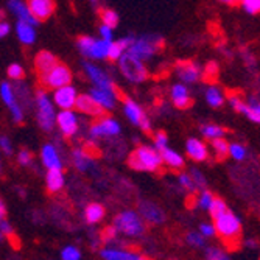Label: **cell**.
Wrapping results in <instances>:
<instances>
[{"mask_svg":"<svg viewBox=\"0 0 260 260\" xmlns=\"http://www.w3.org/2000/svg\"><path fill=\"white\" fill-rule=\"evenodd\" d=\"M36 99H38V122H39V125H41L42 129L50 131L53 128V122H55L53 106L49 102V99H47L45 92L42 89L38 90Z\"/></svg>","mask_w":260,"mask_h":260,"instance_id":"cell-6","label":"cell"},{"mask_svg":"<svg viewBox=\"0 0 260 260\" xmlns=\"http://www.w3.org/2000/svg\"><path fill=\"white\" fill-rule=\"evenodd\" d=\"M17 159H19V162H20L22 165H30L31 160H33V153L28 151V150H22V151L19 153Z\"/></svg>","mask_w":260,"mask_h":260,"instance_id":"cell-51","label":"cell"},{"mask_svg":"<svg viewBox=\"0 0 260 260\" xmlns=\"http://www.w3.org/2000/svg\"><path fill=\"white\" fill-rule=\"evenodd\" d=\"M64 185V178H62V173L61 170H49V173H47V190L55 193L58 190H61Z\"/></svg>","mask_w":260,"mask_h":260,"instance_id":"cell-27","label":"cell"},{"mask_svg":"<svg viewBox=\"0 0 260 260\" xmlns=\"http://www.w3.org/2000/svg\"><path fill=\"white\" fill-rule=\"evenodd\" d=\"M99 14H100V19L103 22V25L108 27V28H115L119 25V16L114 10H108V8H103V10H99Z\"/></svg>","mask_w":260,"mask_h":260,"instance_id":"cell-30","label":"cell"},{"mask_svg":"<svg viewBox=\"0 0 260 260\" xmlns=\"http://www.w3.org/2000/svg\"><path fill=\"white\" fill-rule=\"evenodd\" d=\"M215 195L212 193L210 190H201L198 195H197V206L201 209V210H206V212H209V209L212 207V204H214V201H215Z\"/></svg>","mask_w":260,"mask_h":260,"instance_id":"cell-34","label":"cell"},{"mask_svg":"<svg viewBox=\"0 0 260 260\" xmlns=\"http://www.w3.org/2000/svg\"><path fill=\"white\" fill-rule=\"evenodd\" d=\"M74 160H75L77 169L81 170V172H86L90 167V159L87 156H84L81 150H75L74 151Z\"/></svg>","mask_w":260,"mask_h":260,"instance_id":"cell-40","label":"cell"},{"mask_svg":"<svg viewBox=\"0 0 260 260\" xmlns=\"http://www.w3.org/2000/svg\"><path fill=\"white\" fill-rule=\"evenodd\" d=\"M100 33H102V36H103L105 41H109V42H111V38H112V30H111V28L102 25V27H100Z\"/></svg>","mask_w":260,"mask_h":260,"instance_id":"cell-56","label":"cell"},{"mask_svg":"<svg viewBox=\"0 0 260 260\" xmlns=\"http://www.w3.org/2000/svg\"><path fill=\"white\" fill-rule=\"evenodd\" d=\"M102 257L105 260H148L142 254L128 249H103Z\"/></svg>","mask_w":260,"mask_h":260,"instance_id":"cell-21","label":"cell"},{"mask_svg":"<svg viewBox=\"0 0 260 260\" xmlns=\"http://www.w3.org/2000/svg\"><path fill=\"white\" fill-rule=\"evenodd\" d=\"M61 257H62V260H80L81 254H80V251H78L77 248H74V246H67V248L62 251Z\"/></svg>","mask_w":260,"mask_h":260,"instance_id":"cell-50","label":"cell"},{"mask_svg":"<svg viewBox=\"0 0 260 260\" xmlns=\"http://www.w3.org/2000/svg\"><path fill=\"white\" fill-rule=\"evenodd\" d=\"M133 41H134V38H133V36H128V38H125V39H120V41L111 42L108 58H109L111 61L120 59V56L123 55V52L129 49V45L133 44Z\"/></svg>","mask_w":260,"mask_h":260,"instance_id":"cell-25","label":"cell"},{"mask_svg":"<svg viewBox=\"0 0 260 260\" xmlns=\"http://www.w3.org/2000/svg\"><path fill=\"white\" fill-rule=\"evenodd\" d=\"M42 160H44V165L49 170H53V169L61 170V160H59L58 153L53 148V145H50V144L44 145V148H42Z\"/></svg>","mask_w":260,"mask_h":260,"instance_id":"cell-24","label":"cell"},{"mask_svg":"<svg viewBox=\"0 0 260 260\" xmlns=\"http://www.w3.org/2000/svg\"><path fill=\"white\" fill-rule=\"evenodd\" d=\"M120 133V125L117 123L114 119H109V117H106V119L93 123L90 126V136L92 137H102V136H117Z\"/></svg>","mask_w":260,"mask_h":260,"instance_id":"cell-15","label":"cell"},{"mask_svg":"<svg viewBox=\"0 0 260 260\" xmlns=\"http://www.w3.org/2000/svg\"><path fill=\"white\" fill-rule=\"evenodd\" d=\"M170 97L173 105L178 109H188L192 106V93L188 86L182 84V83H176L172 86L170 89Z\"/></svg>","mask_w":260,"mask_h":260,"instance_id":"cell-12","label":"cell"},{"mask_svg":"<svg viewBox=\"0 0 260 260\" xmlns=\"http://www.w3.org/2000/svg\"><path fill=\"white\" fill-rule=\"evenodd\" d=\"M204 100H206V103L210 108L218 109L226 102V93H224V90L220 86H217V84H209L206 87V90H204Z\"/></svg>","mask_w":260,"mask_h":260,"instance_id":"cell-17","label":"cell"},{"mask_svg":"<svg viewBox=\"0 0 260 260\" xmlns=\"http://www.w3.org/2000/svg\"><path fill=\"white\" fill-rule=\"evenodd\" d=\"M245 245H246V248H251V249H254V248L258 246V243H257L254 239H248V240L245 242Z\"/></svg>","mask_w":260,"mask_h":260,"instance_id":"cell-59","label":"cell"},{"mask_svg":"<svg viewBox=\"0 0 260 260\" xmlns=\"http://www.w3.org/2000/svg\"><path fill=\"white\" fill-rule=\"evenodd\" d=\"M0 147H2V150L10 156L13 153V148H11V144H10V139L7 136H0Z\"/></svg>","mask_w":260,"mask_h":260,"instance_id":"cell-52","label":"cell"},{"mask_svg":"<svg viewBox=\"0 0 260 260\" xmlns=\"http://www.w3.org/2000/svg\"><path fill=\"white\" fill-rule=\"evenodd\" d=\"M242 56H243V59H245V62H246L248 66H251V67H254V66H255V58H254L251 53H248L246 50H245V52H242Z\"/></svg>","mask_w":260,"mask_h":260,"instance_id":"cell-57","label":"cell"},{"mask_svg":"<svg viewBox=\"0 0 260 260\" xmlns=\"http://www.w3.org/2000/svg\"><path fill=\"white\" fill-rule=\"evenodd\" d=\"M159 153H160L162 162L165 165H169L172 170H182L185 167V159L179 151L172 150L170 147H167V148L160 150Z\"/></svg>","mask_w":260,"mask_h":260,"instance_id":"cell-20","label":"cell"},{"mask_svg":"<svg viewBox=\"0 0 260 260\" xmlns=\"http://www.w3.org/2000/svg\"><path fill=\"white\" fill-rule=\"evenodd\" d=\"M139 215L144 221L151 224H162L165 221L164 210L153 201H142L139 204Z\"/></svg>","mask_w":260,"mask_h":260,"instance_id":"cell-10","label":"cell"},{"mask_svg":"<svg viewBox=\"0 0 260 260\" xmlns=\"http://www.w3.org/2000/svg\"><path fill=\"white\" fill-rule=\"evenodd\" d=\"M10 33V25L7 22H0V38H4Z\"/></svg>","mask_w":260,"mask_h":260,"instance_id":"cell-58","label":"cell"},{"mask_svg":"<svg viewBox=\"0 0 260 260\" xmlns=\"http://www.w3.org/2000/svg\"><path fill=\"white\" fill-rule=\"evenodd\" d=\"M90 97L95 100L102 108L112 109L115 106V95L112 92H108V90H103V89H93L90 92Z\"/></svg>","mask_w":260,"mask_h":260,"instance_id":"cell-26","label":"cell"},{"mask_svg":"<svg viewBox=\"0 0 260 260\" xmlns=\"http://www.w3.org/2000/svg\"><path fill=\"white\" fill-rule=\"evenodd\" d=\"M226 209H229L226 201L221 200V198H215L214 204H212V207L209 209V214H210V217H215V215L221 214V212H224Z\"/></svg>","mask_w":260,"mask_h":260,"instance_id":"cell-47","label":"cell"},{"mask_svg":"<svg viewBox=\"0 0 260 260\" xmlns=\"http://www.w3.org/2000/svg\"><path fill=\"white\" fill-rule=\"evenodd\" d=\"M178 184L184 188L185 192H188V193H193V192L198 190L197 185H195V182H193V179H192V176L188 175V173H179V176H178Z\"/></svg>","mask_w":260,"mask_h":260,"instance_id":"cell-38","label":"cell"},{"mask_svg":"<svg viewBox=\"0 0 260 260\" xmlns=\"http://www.w3.org/2000/svg\"><path fill=\"white\" fill-rule=\"evenodd\" d=\"M162 157L160 153L153 148L142 145L134 150L128 157V165L137 172H157L162 167Z\"/></svg>","mask_w":260,"mask_h":260,"instance_id":"cell-2","label":"cell"},{"mask_svg":"<svg viewBox=\"0 0 260 260\" xmlns=\"http://www.w3.org/2000/svg\"><path fill=\"white\" fill-rule=\"evenodd\" d=\"M229 156L235 162H243L248 157V150L240 142H232V144H229Z\"/></svg>","mask_w":260,"mask_h":260,"instance_id":"cell-31","label":"cell"},{"mask_svg":"<svg viewBox=\"0 0 260 260\" xmlns=\"http://www.w3.org/2000/svg\"><path fill=\"white\" fill-rule=\"evenodd\" d=\"M70 81H72V72H70V69L64 64H56L50 70V74L42 81H39V84H44L47 89H55V87L61 89V87L69 86Z\"/></svg>","mask_w":260,"mask_h":260,"instance_id":"cell-7","label":"cell"},{"mask_svg":"<svg viewBox=\"0 0 260 260\" xmlns=\"http://www.w3.org/2000/svg\"><path fill=\"white\" fill-rule=\"evenodd\" d=\"M160 49H162V39L159 36H140V38H134L126 53L144 62L151 59L157 52H160Z\"/></svg>","mask_w":260,"mask_h":260,"instance_id":"cell-4","label":"cell"},{"mask_svg":"<svg viewBox=\"0 0 260 260\" xmlns=\"http://www.w3.org/2000/svg\"><path fill=\"white\" fill-rule=\"evenodd\" d=\"M169 147V136L165 134L164 131H157L154 134V148L157 151L164 150V148H167Z\"/></svg>","mask_w":260,"mask_h":260,"instance_id":"cell-45","label":"cell"},{"mask_svg":"<svg viewBox=\"0 0 260 260\" xmlns=\"http://www.w3.org/2000/svg\"><path fill=\"white\" fill-rule=\"evenodd\" d=\"M0 95H2L4 102L10 108L16 103V100H14V92H13V89H11V86L8 83H2V86H0Z\"/></svg>","mask_w":260,"mask_h":260,"instance_id":"cell-43","label":"cell"},{"mask_svg":"<svg viewBox=\"0 0 260 260\" xmlns=\"http://www.w3.org/2000/svg\"><path fill=\"white\" fill-rule=\"evenodd\" d=\"M55 102L62 109H70L75 106L77 102V92L72 86L61 87L55 92Z\"/></svg>","mask_w":260,"mask_h":260,"instance_id":"cell-19","label":"cell"},{"mask_svg":"<svg viewBox=\"0 0 260 260\" xmlns=\"http://www.w3.org/2000/svg\"><path fill=\"white\" fill-rule=\"evenodd\" d=\"M204 258L206 260H232L228 251L220 246H207L204 251Z\"/></svg>","mask_w":260,"mask_h":260,"instance_id":"cell-32","label":"cell"},{"mask_svg":"<svg viewBox=\"0 0 260 260\" xmlns=\"http://www.w3.org/2000/svg\"><path fill=\"white\" fill-rule=\"evenodd\" d=\"M0 234H5L7 237H10V235H13V228L10 226V223L7 220H0Z\"/></svg>","mask_w":260,"mask_h":260,"instance_id":"cell-54","label":"cell"},{"mask_svg":"<svg viewBox=\"0 0 260 260\" xmlns=\"http://www.w3.org/2000/svg\"><path fill=\"white\" fill-rule=\"evenodd\" d=\"M185 153L195 162H204L209 159V147L203 139L190 137L185 142Z\"/></svg>","mask_w":260,"mask_h":260,"instance_id":"cell-11","label":"cell"},{"mask_svg":"<svg viewBox=\"0 0 260 260\" xmlns=\"http://www.w3.org/2000/svg\"><path fill=\"white\" fill-rule=\"evenodd\" d=\"M16 30H17V35H19V39L23 44H31L35 41V30H33L31 25H28V23L19 22Z\"/></svg>","mask_w":260,"mask_h":260,"instance_id":"cell-33","label":"cell"},{"mask_svg":"<svg viewBox=\"0 0 260 260\" xmlns=\"http://www.w3.org/2000/svg\"><path fill=\"white\" fill-rule=\"evenodd\" d=\"M240 7L243 8L246 14H251V16L260 14V0H242Z\"/></svg>","mask_w":260,"mask_h":260,"instance_id":"cell-42","label":"cell"},{"mask_svg":"<svg viewBox=\"0 0 260 260\" xmlns=\"http://www.w3.org/2000/svg\"><path fill=\"white\" fill-rule=\"evenodd\" d=\"M214 218V226L217 231V237L228 246L235 248L242 237V220L239 215H235L231 209H226L221 214L212 217Z\"/></svg>","mask_w":260,"mask_h":260,"instance_id":"cell-1","label":"cell"},{"mask_svg":"<svg viewBox=\"0 0 260 260\" xmlns=\"http://www.w3.org/2000/svg\"><path fill=\"white\" fill-rule=\"evenodd\" d=\"M188 175L192 176V179H193V182H195V185H197V188H198L200 192H201V190H206V187H207V179H206V176H204V173H203L201 170L192 169Z\"/></svg>","mask_w":260,"mask_h":260,"instance_id":"cell-41","label":"cell"},{"mask_svg":"<svg viewBox=\"0 0 260 260\" xmlns=\"http://www.w3.org/2000/svg\"><path fill=\"white\" fill-rule=\"evenodd\" d=\"M31 16L39 22V20H45L49 19L56 8V4L52 2V0H30L27 4Z\"/></svg>","mask_w":260,"mask_h":260,"instance_id":"cell-13","label":"cell"},{"mask_svg":"<svg viewBox=\"0 0 260 260\" xmlns=\"http://www.w3.org/2000/svg\"><path fill=\"white\" fill-rule=\"evenodd\" d=\"M212 151L215 153V156L221 160L226 156H229V142L223 137V139H217V140H212Z\"/></svg>","mask_w":260,"mask_h":260,"instance_id":"cell-36","label":"cell"},{"mask_svg":"<svg viewBox=\"0 0 260 260\" xmlns=\"http://www.w3.org/2000/svg\"><path fill=\"white\" fill-rule=\"evenodd\" d=\"M175 72L182 84H195L203 77V69L193 61H179L175 67Z\"/></svg>","mask_w":260,"mask_h":260,"instance_id":"cell-9","label":"cell"},{"mask_svg":"<svg viewBox=\"0 0 260 260\" xmlns=\"http://www.w3.org/2000/svg\"><path fill=\"white\" fill-rule=\"evenodd\" d=\"M0 172H2V167H0Z\"/></svg>","mask_w":260,"mask_h":260,"instance_id":"cell-62","label":"cell"},{"mask_svg":"<svg viewBox=\"0 0 260 260\" xmlns=\"http://www.w3.org/2000/svg\"><path fill=\"white\" fill-rule=\"evenodd\" d=\"M115 229L114 228H106V229H103V232H102V239H103V242H109L111 239H114L115 237Z\"/></svg>","mask_w":260,"mask_h":260,"instance_id":"cell-55","label":"cell"},{"mask_svg":"<svg viewBox=\"0 0 260 260\" xmlns=\"http://www.w3.org/2000/svg\"><path fill=\"white\" fill-rule=\"evenodd\" d=\"M237 112L243 114L252 123L260 125V100L257 97H249L248 100H243Z\"/></svg>","mask_w":260,"mask_h":260,"instance_id":"cell-16","label":"cell"},{"mask_svg":"<svg viewBox=\"0 0 260 260\" xmlns=\"http://www.w3.org/2000/svg\"><path fill=\"white\" fill-rule=\"evenodd\" d=\"M5 215H7L5 206H4V203H2V201H0V220H5Z\"/></svg>","mask_w":260,"mask_h":260,"instance_id":"cell-60","label":"cell"},{"mask_svg":"<svg viewBox=\"0 0 260 260\" xmlns=\"http://www.w3.org/2000/svg\"><path fill=\"white\" fill-rule=\"evenodd\" d=\"M198 232L203 235V237H204L206 240H210V239L217 237V231H215L214 223H209V221L201 223V224H200V228H198Z\"/></svg>","mask_w":260,"mask_h":260,"instance_id":"cell-44","label":"cell"},{"mask_svg":"<svg viewBox=\"0 0 260 260\" xmlns=\"http://www.w3.org/2000/svg\"><path fill=\"white\" fill-rule=\"evenodd\" d=\"M75 106H77L78 111H81L84 114H89V115H95V117H103L105 115V109L95 100H93L92 97H89V95L77 97Z\"/></svg>","mask_w":260,"mask_h":260,"instance_id":"cell-18","label":"cell"},{"mask_svg":"<svg viewBox=\"0 0 260 260\" xmlns=\"http://www.w3.org/2000/svg\"><path fill=\"white\" fill-rule=\"evenodd\" d=\"M58 64V59L55 55L50 52H39L35 59V67H36V74L39 77V81H42L47 75L50 74V70Z\"/></svg>","mask_w":260,"mask_h":260,"instance_id":"cell-14","label":"cell"},{"mask_svg":"<svg viewBox=\"0 0 260 260\" xmlns=\"http://www.w3.org/2000/svg\"><path fill=\"white\" fill-rule=\"evenodd\" d=\"M203 77L207 80H215L218 77V64L217 62H207V66L203 69Z\"/></svg>","mask_w":260,"mask_h":260,"instance_id":"cell-46","label":"cell"},{"mask_svg":"<svg viewBox=\"0 0 260 260\" xmlns=\"http://www.w3.org/2000/svg\"><path fill=\"white\" fill-rule=\"evenodd\" d=\"M0 240H2V234H0Z\"/></svg>","mask_w":260,"mask_h":260,"instance_id":"cell-61","label":"cell"},{"mask_svg":"<svg viewBox=\"0 0 260 260\" xmlns=\"http://www.w3.org/2000/svg\"><path fill=\"white\" fill-rule=\"evenodd\" d=\"M123 109H125V115L128 117L133 125L140 126V129L145 133H151V123L148 120V117L145 115L144 109H142L136 102H133L131 99L126 97L123 100Z\"/></svg>","mask_w":260,"mask_h":260,"instance_id":"cell-8","label":"cell"},{"mask_svg":"<svg viewBox=\"0 0 260 260\" xmlns=\"http://www.w3.org/2000/svg\"><path fill=\"white\" fill-rule=\"evenodd\" d=\"M8 7L11 8V11L20 19V22L23 23H28V25H36L38 20L31 16L27 4H23V2H19V0H13V2L8 4Z\"/></svg>","mask_w":260,"mask_h":260,"instance_id":"cell-22","label":"cell"},{"mask_svg":"<svg viewBox=\"0 0 260 260\" xmlns=\"http://www.w3.org/2000/svg\"><path fill=\"white\" fill-rule=\"evenodd\" d=\"M93 44H95V41H93L92 38H89V36H80L77 39V45L80 47V50L83 52L84 56H89V58H90V53H92V49H93Z\"/></svg>","mask_w":260,"mask_h":260,"instance_id":"cell-39","label":"cell"},{"mask_svg":"<svg viewBox=\"0 0 260 260\" xmlns=\"http://www.w3.org/2000/svg\"><path fill=\"white\" fill-rule=\"evenodd\" d=\"M10 109H11V114H13V117H14V120H16L17 123H20L22 119H23V114H22V109L19 108V105L14 103Z\"/></svg>","mask_w":260,"mask_h":260,"instance_id":"cell-53","label":"cell"},{"mask_svg":"<svg viewBox=\"0 0 260 260\" xmlns=\"http://www.w3.org/2000/svg\"><path fill=\"white\" fill-rule=\"evenodd\" d=\"M58 125H59V128L62 129V133L66 136L75 134L77 126H78L75 114L70 112V111H62L61 114H58Z\"/></svg>","mask_w":260,"mask_h":260,"instance_id":"cell-23","label":"cell"},{"mask_svg":"<svg viewBox=\"0 0 260 260\" xmlns=\"http://www.w3.org/2000/svg\"><path fill=\"white\" fill-rule=\"evenodd\" d=\"M120 64V70L125 75V78L131 83H144L148 78V69L145 67V64L136 59L134 56H131L129 53H123L119 59Z\"/></svg>","mask_w":260,"mask_h":260,"instance_id":"cell-5","label":"cell"},{"mask_svg":"<svg viewBox=\"0 0 260 260\" xmlns=\"http://www.w3.org/2000/svg\"><path fill=\"white\" fill-rule=\"evenodd\" d=\"M84 217H86V221L87 223H97V221H100L105 217V207L102 204H97V203L89 204L86 207Z\"/></svg>","mask_w":260,"mask_h":260,"instance_id":"cell-29","label":"cell"},{"mask_svg":"<svg viewBox=\"0 0 260 260\" xmlns=\"http://www.w3.org/2000/svg\"><path fill=\"white\" fill-rule=\"evenodd\" d=\"M114 229L128 237H140L147 231L145 221L134 210H123L114 218Z\"/></svg>","mask_w":260,"mask_h":260,"instance_id":"cell-3","label":"cell"},{"mask_svg":"<svg viewBox=\"0 0 260 260\" xmlns=\"http://www.w3.org/2000/svg\"><path fill=\"white\" fill-rule=\"evenodd\" d=\"M200 133L204 139L207 140H217V139H223L226 131L224 128H221L220 125H215V123H206L200 128Z\"/></svg>","mask_w":260,"mask_h":260,"instance_id":"cell-28","label":"cell"},{"mask_svg":"<svg viewBox=\"0 0 260 260\" xmlns=\"http://www.w3.org/2000/svg\"><path fill=\"white\" fill-rule=\"evenodd\" d=\"M185 242H187L188 246H192L195 249H203V248H206V243H207V240L203 237V235L198 231L187 232L185 234Z\"/></svg>","mask_w":260,"mask_h":260,"instance_id":"cell-35","label":"cell"},{"mask_svg":"<svg viewBox=\"0 0 260 260\" xmlns=\"http://www.w3.org/2000/svg\"><path fill=\"white\" fill-rule=\"evenodd\" d=\"M8 75H10V78L20 81V80H23V77H25V72H23V69L20 66L13 64V66L8 67Z\"/></svg>","mask_w":260,"mask_h":260,"instance_id":"cell-49","label":"cell"},{"mask_svg":"<svg viewBox=\"0 0 260 260\" xmlns=\"http://www.w3.org/2000/svg\"><path fill=\"white\" fill-rule=\"evenodd\" d=\"M109 47H111V42L109 41H99L93 44V49H92V53H90V58H108V53H109Z\"/></svg>","mask_w":260,"mask_h":260,"instance_id":"cell-37","label":"cell"},{"mask_svg":"<svg viewBox=\"0 0 260 260\" xmlns=\"http://www.w3.org/2000/svg\"><path fill=\"white\" fill-rule=\"evenodd\" d=\"M81 151H83V154L87 156L89 159H93V157H99V156H100V150H99V147H97L95 144H93V142H86Z\"/></svg>","mask_w":260,"mask_h":260,"instance_id":"cell-48","label":"cell"}]
</instances>
